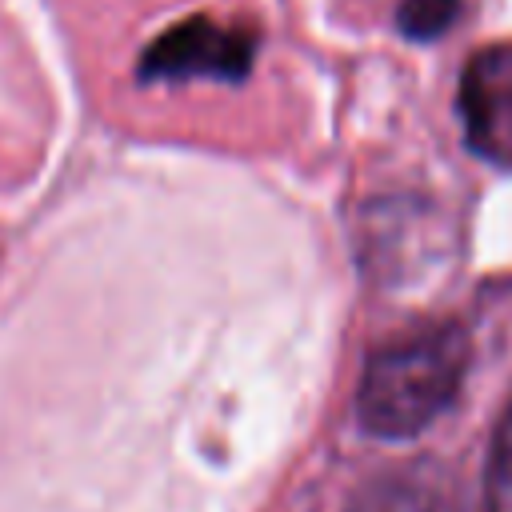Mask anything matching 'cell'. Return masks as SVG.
<instances>
[{
	"label": "cell",
	"instance_id": "obj_1",
	"mask_svg": "<svg viewBox=\"0 0 512 512\" xmlns=\"http://www.w3.org/2000/svg\"><path fill=\"white\" fill-rule=\"evenodd\" d=\"M468 372V332L460 324H424L380 344L356 392V416L376 436H416L460 392Z\"/></svg>",
	"mask_w": 512,
	"mask_h": 512
},
{
	"label": "cell",
	"instance_id": "obj_5",
	"mask_svg": "<svg viewBox=\"0 0 512 512\" xmlns=\"http://www.w3.org/2000/svg\"><path fill=\"white\" fill-rule=\"evenodd\" d=\"M484 496H488V512H512V404L504 408L492 436Z\"/></svg>",
	"mask_w": 512,
	"mask_h": 512
},
{
	"label": "cell",
	"instance_id": "obj_4",
	"mask_svg": "<svg viewBox=\"0 0 512 512\" xmlns=\"http://www.w3.org/2000/svg\"><path fill=\"white\" fill-rule=\"evenodd\" d=\"M348 512H468V500L440 468H396L364 484Z\"/></svg>",
	"mask_w": 512,
	"mask_h": 512
},
{
	"label": "cell",
	"instance_id": "obj_2",
	"mask_svg": "<svg viewBox=\"0 0 512 512\" xmlns=\"http://www.w3.org/2000/svg\"><path fill=\"white\" fill-rule=\"evenodd\" d=\"M256 56V36L212 16H184L164 28L140 56L144 80H244Z\"/></svg>",
	"mask_w": 512,
	"mask_h": 512
},
{
	"label": "cell",
	"instance_id": "obj_6",
	"mask_svg": "<svg viewBox=\"0 0 512 512\" xmlns=\"http://www.w3.org/2000/svg\"><path fill=\"white\" fill-rule=\"evenodd\" d=\"M456 12H460V0H400L396 24L412 40H436L440 32L452 28Z\"/></svg>",
	"mask_w": 512,
	"mask_h": 512
},
{
	"label": "cell",
	"instance_id": "obj_3",
	"mask_svg": "<svg viewBox=\"0 0 512 512\" xmlns=\"http://www.w3.org/2000/svg\"><path fill=\"white\" fill-rule=\"evenodd\" d=\"M460 120L468 148L512 168V44H484L460 72Z\"/></svg>",
	"mask_w": 512,
	"mask_h": 512
}]
</instances>
